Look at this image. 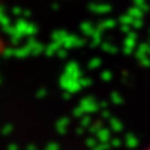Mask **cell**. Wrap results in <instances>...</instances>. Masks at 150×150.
Returning <instances> with one entry per match:
<instances>
[{
    "mask_svg": "<svg viewBox=\"0 0 150 150\" xmlns=\"http://www.w3.org/2000/svg\"><path fill=\"white\" fill-rule=\"evenodd\" d=\"M0 5H1V0H0ZM4 51V40L1 38V34H0V54Z\"/></svg>",
    "mask_w": 150,
    "mask_h": 150,
    "instance_id": "6da1fadb",
    "label": "cell"
},
{
    "mask_svg": "<svg viewBox=\"0 0 150 150\" xmlns=\"http://www.w3.org/2000/svg\"><path fill=\"white\" fill-rule=\"evenodd\" d=\"M146 150H150V148H149V149H146Z\"/></svg>",
    "mask_w": 150,
    "mask_h": 150,
    "instance_id": "7a4b0ae2",
    "label": "cell"
}]
</instances>
